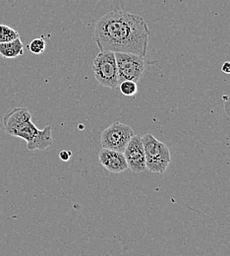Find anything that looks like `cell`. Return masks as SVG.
<instances>
[{"instance_id":"cell-14","label":"cell","mask_w":230,"mask_h":256,"mask_svg":"<svg viewBox=\"0 0 230 256\" xmlns=\"http://www.w3.org/2000/svg\"><path fill=\"white\" fill-rule=\"evenodd\" d=\"M71 155H72V153L70 151H61L59 153V158L64 162H67L71 158Z\"/></svg>"},{"instance_id":"cell-11","label":"cell","mask_w":230,"mask_h":256,"mask_svg":"<svg viewBox=\"0 0 230 256\" xmlns=\"http://www.w3.org/2000/svg\"><path fill=\"white\" fill-rule=\"evenodd\" d=\"M17 38H19V32L15 29L7 25L0 24V44L11 42Z\"/></svg>"},{"instance_id":"cell-9","label":"cell","mask_w":230,"mask_h":256,"mask_svg":"<svg viewBox=\"0 0 230 256\" xmlns=\"http://www.w3.org/2000/svg\"><path fill=\"white\" fill-rule=\"evenodd\" d=\"M29 120H32L31 112L28 110V108L19 106L13 108L4 116L3 126L5 131L13 136L19 128H22Z\"/></svg>"},{"instance_id":"cell-13","label":"cell","mask_w":230,"mask_h":256,"mask_svg":"<svg viewBox=\"0 0 230 256\" xmlns=\"http://www.w3.org/2000/svg\"><path fill=\"white\" fill-rule=\"evenodd\" d=\"M45 48H46V42H45L43 36L34 38L28 46L29 50L33 54H43L44 50H45Z\"/></svg>"},{"instance_id":"cell-15","label":"cell","mask_w":230,"mask_h":256,"mask_svg":"<svg viewBox=\"0 0 230 256\" xmlns=\"http://www.w3.org/2000/svg\"><path fill=\"white\" fill-rule=\"evenodd\" d=\"M222 71L226 74H230V62H227L223 64Z\"/></svg>"},{"instance_id":"cell-2","label":"cell","mask_w":230,"mask_h":256,"mask_svg":"<svg viewBox=\"0 0 230 256\" xmlns=\"http://www.w3.org/2000/svg\"><path fill=\"white\" fill-rule=\"evenodd\" d=\"M147 170L155 174H163L170 164V151L165 143L148 133L142 137Z\"/></svg>"},{"instance_id":"cell-6","label":"cell","mask_w":230,"mask_h":256,"mask_svg":"<svg viewBox=\"0 0 230 256\" xmlns=\"http://www.w3.org/2000/svg\"><path fill=\"white\" fill-rule=\"evenodd\" d=\"M119 83L122 81L138 82L145 71V58L126 52H115Z\"/></svg>"},{"instance_id":"cell-7","label":"cell","mask_w":230,"mask_h":256,"mask_svg":"<svg viewBox=\"0 0 230 256\" xmlns=\"http://www.w3.org/2000/svg\"><path fill=\"white\" fill-rule=\"evenodd\" d=\"M123 154L128 168L133 172H143L147 170L145 149L141 136L133 135Z\"/></svg>"},{"instance_id":"cell-8","label":"cell","mask_w":230,"mask_h":256,"mask_svg":"<svg viewBox=\"0 0 230 256\" xmlns=\"http://www.w3.org/2000/svg\"><path fill=\"white\" fill-rule=\"evenodd\" d=\"M99 160L105 170L113 174H120L128 170L123 152L101 148L99 152Z\"/></svg>"},{"instance_id":"cell-1","label":"cell","mask_w":230,"mask_h":256,"mask_svg":"<svg viewBox=\"0 0 230 256\" xmlns=\"http://www.w3.org/2000/svg\"><path fill=\"white\" fill-rule=\"evenodd\" d=\"M151 31L139 15L117 9L100 17L95 27L99 52L134 54L145 58Z\"/></svg>"},{"instance_id":"cell-5","label":"cell","mask_w":230,"mask_h":256,"mask_svg":"<svg viewBox=\"0 0 230 256\" xmlns=\"http://www.w3.org/2000/svg\"><path fill=\"white\" fill-rule=\"evenodd\" d=\"M133 135V130L129 126L116 122L102 131L100 144L102 148L124 152Z\"/></svg>"},{"instance_id":"cell-10","label":"cell","mask_w":230,"mask_h":256,"mask_svg":"<svg viewBox=\"0 0 230 256\" xmlns=\"http://www.w3.org/2000/svg\"><path fill=\"white\" fill-rule=\"evenodd\" d=\"M24 54V46L20 38L11 42L0 44V56L4 58L12 60Z\"/></svg>"},{"instance_id":"cell-4","label":"cell","mask_w":230,"mask_h":256,"mask_svg":"<svg viewBox=\"0 0 230 256\" xmlns=\"http://www.w3.org/2000/svg\"><path fill=\"white\" fill-rule=\"evenodd\" d=\"M13 136L26 140L27 148L30 151L45 150L53 143L51 126H47L40 130L33 124L32 120H29L22 128H19Z\"/></svg>"},{"instance_id":"cell-12","label":"cell","mask_w":230,"mask_h":256,"mask_svg":"<svg viewBox=\"0 0 230 256\" xmlns=\"http://www.w3.org/2000/svg\"><path fill=\"white\" fill-rule=\"evenodd\" d=\"M118 88L120 90V92L126 96H134L137 92H138V86H137V82L134 81H122L119 83Z\"/></svg>"},{"instance_id":"cell-3","label":"cell","mask_w":230,"mask_h":256,"mask_svg":"<svg viewBox=\"0 0 230 256\" xmlns=\"http://www.w3.org/2000/svg\"><path fill=\"white\" fill-rule=\"evenodd\" d=\"M96 80L103 87L117 89L119 85L118 69L115 52L109 50L99 52L93 65Z\"/></svg>"}]
</instances>
